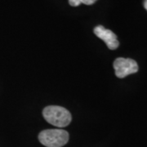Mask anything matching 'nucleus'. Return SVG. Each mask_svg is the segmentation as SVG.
<instances>
[{
    "label": "nucleus",
    "instance_id": "obj_1",
    "mask_svg": "<svg viewBox=\"0 0 147 147\" xmlns=\"http://www.w3.org/2000/svg\"><path fill=\"white\" fill-rule=\"evenodd\" d=\"M42 115L47 122L52 125L64 127L71 122V115L65 108L57 105H50L42 111Z\"/></svg>",
    "mask_w": 147,
    "mask_h": 147
},
{
    "label": "nucleus",
    "instance_id": "obj_2",
    "mask_svg": "<svg viewBox=\"0 0 147 147\" xmlns=\"http://www.w3.org/2000/svg\"><path fill=\"white\" fill-rule=\"evenodd\" d=\"M38 140L47 147H62L69 141V133L62 129H47L41 131Z\"/></svg>",
    "mask_w": 147,
    "mask_h": 147
},
{
    "label": "nucleus",
    "instance_id": "obj_3",
    "mask_svg": "<svg viewBox=\"0 0 147 147\" xmlns=\"http://www.w3.org/2000/svg\"><path fill=\"white\" fill-rule=\"evenodd\" d=\"M114 69L116 76L119 79L125 78L126 76L137 73L138 71V65L130 58H117L114 61Z\"/></svg>",
    "mask_w": 147,
    "mask_h": 147
},
{
    "label": "nucleus",
    "instance_id": "obj_4",
    "mask_svg": "<svg viewBox=\"0 0 147 147\" xmlns=\"http://www.w3.org/2000/svg\"><path fill=\"white\" fill-rule=\"evenodd\" d=\"M94 33L99 38L102 39L110 50H115L119 47V42L117 39L116 34L110 30L105 29L102 26H98L94 29Z\"/></svg>",
    "mask_w": 147,
    "mask_h": 147
},
{
    "label": "nucleus",
    "instance_id": "obj_5",
    "mask_svg": "<svg viewBox=\"0 0 147 147\" xmlns=\"http://www.w3.org/2000/svg\"><path fill=\"white\" fill-rule=\"evenodd\" d=\"M69 3L72 7H77V6L80 5L81 2H80V0H69Z\"/></svg>",
    "mask_w": 147,
    "mask_h": 147
},
{
    "label": "nucleus",
    "instance_id": "obj_6",
    "mask_svg": "<svg viewBox=\"0 0 147 147\" xmlns=\"http://www.w3.org/2000/svg\"><path fill=\"white\" fill-rule=\"evenodd\" d=\"M97 0H80L81 3H84V4H86V5H92L95 3Z\"/></svg>",
    "mask_w": 147,
    "mask_h": 147
},
{
    "label": "nucleus",
    "instance_id": "obj_7",
    "mask_svg": "<svg viewBox=\"0 0 147 147\" xmlns=\"http://www.w3.org/2000/svg\"><path fill=\"white\" fill-rule=\"evenodd\" d=\"M144 7L147 11V0H145V2H144Z\"/></svg>",
    "mask_w": 147,
    "mask_h": 147
}]
</instances>
